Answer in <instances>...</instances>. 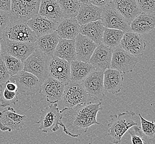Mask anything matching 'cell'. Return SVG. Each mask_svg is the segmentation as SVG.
I'll list each match as a JSON object with an SVG mask.
<instances>
[{
	"mask_svg": "<svg viewBox=\"0 0 155 144\" xmlns=\"http://www.w3.org/2000/svg\"><path fill=\"white\" fill-rule=\"evenodd\" d=\"M102 110L101 103L89 102L60 110V126L66 135L78 138L87 132L90 126L100 125L97 116Z\"/></svg>",
	"mask_w": 155,
	"mask_h": 144,
	"instance_id": "6da1fadb",
	"label": "cell"
},
{
	"mask_svg": "<svg viewBox=\"0 0 155 144\" xmlns=\"http://www.w3.org/2000/svg\"><path fill=\"white\" fill-rule=\"evenodd\" d=\"M135 116V113L129 111L110 116L108 135L112 138L113 144L120 142L123 135L134 126L138 125Z\"/></svg>",
	"mask_w": 155,
	"mask_h": 144,
	"instance_id": "7a4b0ae2",
	"label": "cell"
},
{
	"mask_svg": "<svg viewBox=\"0 0 155 144\" xmlns=\"http://www.w3.org/2000/svg\"><path fill=\"white\" fill-rule=\"evenodd\" d=\"M41 0H12L11 22H27L38 15Z\"/></svg>",
	"mask_w": 155,
	"mask_h": 144,
	"instance_id": "3957f363",
	"label": "cell"
},
{
	"mask_svg": "<svg viewBox=\"0 0 155 144\" xmlns=\"http://www.w3.org/2000/svg\"><path fill=\"white\" fill-rule=\"evenodd\" d=\"M51 57L36 49L23 62V70L35 75L43 83L49 75V64Z\"/></svg>",
	"mask_w": 155,
	"mask_h": 144,
	"instance_id": "277c9868",
	"label": "cell"
},
{
	"mask_svg": "<svg viewBox=\"0 0 155 144\" xmlns=\"http://www.w3.org/2000/svg\"><path fill=\"white\" fill-rule=\"evenodd\" d=\"M91 98H93L87 93L84 88L82 82L70 81L68 84L65 85L61 100L66 108H72L80 104L89 102L98 103L90 100Z\"/></svg>",
	"mask_w": 155,
	"mask_h": 144,
	"instance_id": "5b68a950",
	"label": "cell"
},
{
	"mask_svg": "<svg viewBox=\"0 0 155 144\" xmlns=\"http://www.w3.org/2000/svg\"><path fill=\"white\" fill-rule=\"evenodd\" d=\"M2 38L11 41L35 43L37 37L26 22H11L3 31Z\"/></svg>",
	"mask_w": 155,
	"mask_h": 144,
	"instance_id": "8992f818",
	"label": "cell"
},
{
	"mask_svg": "<svg viewBox=\"0 0 155 144\" xmlns=\"http://www.w3.org/2000/svg\"><path fill=\"white\" fill-rule=\"evenodd\" d=\"M40 119L36 123L39 124L38 129L44 133L56 132L60 128L61 119L60 110L56 104H51L41 110Z\"/></svg>",
	"mask_w": 155,
	"mask_h": 144,
	"instance_id": "52a82bcc",
	"label": "cell"
},
{
	"mask_svg": "<svg viewBox=\"0 0 155 144\" xmlns=\"http://www.w3.org/2000/svg\"><path fill=\"white\" fill-rule=\"evenodd\" d=\"M9 80L16 83L19 94L33 95L40 93L42 83L37 77L29 72L23 70L17 74L11 76Z\"/></svg>",
	"mask_w": 155,
	"mask_h": 144,
	"instance_id": "ba28073f",
	"label": "cell"
},
{
	"mask_svg": "<svg viewBox=\"0 0 155 144\" xmlns=\"http://www.w3.org/2000/svg\"><path fill=\"white\" fill-rule=\"evenodd\" d=\"M1 52L8 54L24 62L37 49L34 43L11 41L1 38Z\"/></svg>",
	"mask_w": 155,
	"mask_h": 144,
	"instance_id": "9c48e42d",
	"label": "cell"
},
{
	"mask_svg": "<svg viewBox=\"0 0 155 144\" xmlns=\"http://www.w3.org/2000/svg\"><path fill=\"white\" fill-rule=\"evenodd\" d=\"M101 20L105 28L119 29L125 33L132 32L130 24L115 9L112 3L102 8Z\"/></svg>",
	"mask_w": 155,
	"mask_h": 144,
	"instance_id": "30bf717a",
	"label": "cell"
},
{
	"mask_svg": "<svg viewBox=\"0 0 155 144\" xmlns=\"http://www.w3.org/2000/svg\"><path fill=\"white\" fill-rule=\"evenodd\" d=\"M137 62V57L129 53L119 46L113 50L111 68L127 74L133 72Z\"/></svg>",
	"mask_w": 155,
	"mask_h": 144,
	"instance_id": "8fae6325",
	"label": "cell"
},
{
	"mask_svg": "<svg viewBox=\"0 0 155 144\" xmlns=\"http://www.w3.org/2000/svg\"><path fill=\"white\" fill-rule=\"evenodd\" d=\"M103 78L104 72L94 70L82 81L84 88L88 95L98 101L102 100L105 95Z\"/></svg>",
	"mask_w": 155,
	"mask_h": 144,
	"instance_id": "7c38bea8",
	"label": "cell"
},
{
	"mask_svg": "<svg viewBox=\"0 0 155 144\" xmlns=\"http://www.w3.org/2000/svg\"><path fill=\"white\" fill-rule=\"evenodd\" d=\"M27 116L16 113L11 107L0 111V130L2 132H11L19 130L25 125Z\"/></svg>",
	"mask_w": 155,
	"mask_h": 144,
	"instance_id": "4fadbf2b",
	"label": "cell"
},
{
	"mask_svg": "<svg viewBox=\"0 0 155 144\" xmlns=\"http://www.w3.org/2000/svg\"><path fill=\"white\" fill-rule=\"evenodd\" d=\"M65 85L49 75L42 83L40 93L50 104H56L61 99Z\"/></svg>",
	"mask_w": 155,
	"mask_h": 144,
	"instance_id": "5bb4252c",
	"label": "cell"
},
{
	"mask_svg": "<svg viewBox=\"0 0 155 144\" xmlns=\"http://www.w3.org/2000/svg\"><path fill=\"white\" fill-rule=\"evenodd\" d=\"M113 50L102 43L98 45L88 63L98 71L104 72L107 69H110Z\"/></svg>",
	"mask_w": 155,
	"mask_h": 144,
	"instance_id": "9a60e30c",
	"label": "cell"
},
{
	"mask_svg": "<svg viewBox=\"0 0 155 144\" xmlns=\"http://www.w3.org/2000/svg\"><path fill=\"white\" fill-rule=\"evenodd\" d=\"M120 46L134 56H141L146 48V42L141 35L133 32H128L125 33Z\"/></svg>",
	"mask_w": 155,
	"mask_h": 144,
	"instance_id": "2e32d148",
	"label": "cell"
},
{
	"mask_svg": "<svg viewBox=\"0 0 155 144\" xmlns=\"http://www.w3.org/2000/svg\"><path fill=\"white\" fill-rule=\"evenodd\" d=\"M49 73L64 84L70 81V63L57 57H51L49 64Z\"/></svg>",
	"mask_w": 155,
	"mask_h": 144,
	"instance_id": "e0dca14e",
	"label": "cell"
},
{
	"mask_svg": "<svg viewBox=\"0 0 155 144\" xmlns=\"http://www.w3.org/2000/svg\"><path fill=\"white\" fill-rule=\"evenodd\" d=\"M74 40L76 60L88 63L98 44L80 33L77 36Z\"/></svg>",
	"mask_w": 155,
	"mask_h": 144,
	"instance_id": "ac0fdd59",
	"label": "cell"
},
{
	"mask_svg": "<svg viewBox=\"0 0 155 144\" xmlns=\"http://www.w3.org/2000/svg\"><path fill=\"white\" fill-rule=\"evenodd\" d=\"M131 31L140 35L149 33L155 30V13H141L131 22Z\"/></svg>",
	"mask_w": 155,
	"mask_h": 144,
	"instance_id": "d6986e66",
	"label": "cell"
},
{
	"mask_svg": "<svg viewBox=\"0 0 155 144\" xmlns=\"http://www.w3.org/2000/svg\"><path fill=\"white\" fill-rule=\"evenodd\" d=\"M26 23L37 37L56 31L58 24L39 15L34 16Z\"/></svg>",
	"mask_w": 155,
	"mask_h": 144,
	"instance_id": "ffe728a7",
	"label": "cell"
},
{
	"mask_svg": "<svg viewBox=\"0 0 155 144\" xmlns=\"http://www.w3.org/2000/svg\"><path fill=\"white\" fill-rule=\"evenodd\" d=\"M111 3L130 25L141 13L136 0H113Z\"/></svg>",
	"mask_w": 155,
	"mask_h": 144,
	"instance_id": "44dd1931",
	"label": "cell"
},
{
	"mask_svg": "<svg viewBox=\"0 0 155 144\" xmlns=\"http://www.w3.org/2000/svg\"><path fill=\"white\" fill-rule=\"evenodd\" d=\"M102 9L96 6L89 2L81 3L78 15L76 17L80 25L101 20Z\"/></svg>",
	"mask_w": 155,
	"mask_h": 144,
	"instance_id": "7402d4cb",
	"label": "cell"
},
{
	"mask_svg": "<svg viewBox=\"0 0 155 144\" xmlns=\"http://www.w3.org/2000/svg\"><path fill=\"white\" fill-rule=\"evenodd\" d=\"M123 81V74L117 70L110 68L104 72V87L105 91L109 93L115 94L120 92Z\"/></svg>",
	"mask_w": 155,
	"mask_h": 144,
	"instance_id": "603a6c76",
	"label": "cell"
},
{
	"mask_svg": "<svg viewBox=\"0 0 155 144\" xmlns=\"http://www.w3.org/2000/svg\"><path fill=\"white\" fill-rule=\"evenodd\" d=\"M80 27L76 18H64L58 23L56 32L60 38L74 39L80 33Z\"/></svg>",
	"mask_w": 155,
	"mask_h": 144,
	"instance_id": "cb8c5ba5",
	"label": "cell"
},
{
	"mask_svg": "<svg viewBox=\"0 0 155 144\" xmlns=\"http://www.w3.org/2000/svg\"><path fill=\"white\" fill-rule=\"evenodd\" d=\"M38 15L56 23L64 19L57 0H41Z\"/></svg>",
	"mask_w": 155,
	"mask_h": 144,
	"instance_id": "d4e9b609",
	"label": "cell"
},
{
	"mask_svg": "<svg viewBox=\"0 0 155 144\" xmlns=\"http://www.w3.org/2000/svg\"><path fill=\"white\" fill-rule=\"evenodd\" d=\"M105 27L103 25L101 20L90 22L80 25V33L86 36L99 45L102 43L103 35Z\"/></svg>",
	"mask_w": 155,
	"mask_h": 144,
	"instance_id": "484cf974",
	"label": "cell"
},
{
	"mask_svg": "<svg viewBox=\"0 0 155 144\" xmlns=\"http://www.w3.org/2000/svg\"><path fill=\"white\" fill-rule=\"evenodd\" d=\"M53 56L65 60L69 63L76 60L75 40L60 38Z\"/></svg>",
	"mask_w": 155,
	"mask_h": 144,
	"instance_id": "4316f807",
	"label": "cell"
},
{
	"mask_svg": "<svg viewBox=\"0 0 155 144\" xmlns=\"http://www.w3.org/2000/svg\"><path fill=\"white\" fill-rule=\"evenodd\" d=\"M59 36L56 31L49 34L38 37L34 43L37 49L41 50L43 53L49 57L54 55L57 45L59 42Z\"/></svg>",
	"mask_w": 155,
	"mask_h": 144,
	"instance_id": "83f0119b",
	"label": "cell"
},
{
	"mask_svg": "<svg viewBox=\"0 0 155 144\" xmlns=\"http://www.w3.org/2000/svg\"><path fill=\"white\" fill-rule=\"evenodd\" d=\"M96 70L89 63L75 60L70 63V81L82 82L93 71Z\"/></svg>",
	"mask_w": 155,
	"mask_h": 144,
	"instance_id": "f1b7e54d",
	"label": "cell"
},
{
	"mask_svg": "<svg viewBox=\"0 0 155 144\" xmlns=\"http://www.w3.org/2000/svg\"><path fill=\"white\" fill-rule=\"evenodd\" d=\"M140 119L141 127L134 126L133 128L142 138L145 144L155 142V122L149 121L143 118L141 114H139Z\"/></svg>",
	"mask_w": 155,
	"mask_h": 144,
	"instance_id": "f546056e",
	"label": "cell"
},
{
	"mask_svg": "<svg viewBox=\"0 0 155 144\" xmlns=\"http://www.w3.org/2000/svg\"><path fill=\"white\" fill-rule=\"evenodd\" d=\"M125 32L119 29L105 28L103 35L102 43L115 50L120 46Z\"/></svg>",
	"mask_w": 155,
	"mask_h": 144,
	"instance_id": "4dcf8cb0",
	"label": "cell"
},
{
	"mask_svg": "<svg viewBox=\"0 0 155 144\" xmlns=\"http://www.w3.org/2000/svg\"><path fill=\"white\" fill-rule=\"evenodd\" d=\"M64 18H76L81 2L78 0H57Z\"/></svg>",
	"mask_w": 155,
	"mask_h": 144,
	"instance_id": "1f68e13d",
	"label": "cell"
},
{
	"mask_svg": "<svg viewBox=\"0 0 155 144\" xmlns=\"http://www.w3.org/2000/svg\"><path fill=\"white\" fill-rule=\"evenodd\" d=\"M0 57L3 60L11 76L17 74L24 68V64L21 60L5 53H1Z\"/></svg>",
	"mask_w": 155,
	"mask_h": 144,
	"instance_id": "d6a6232c",
	"label": "cell"
},
{
	"mask_svg": "<svg viewBox=\"0 0 155 144\" xmlns=\"http://www.w3.org/2000/svg\"><path fill=\"white\" fill-rule=\"evenodd\" d=\"M18 91H11L7 89L5 84L1 85L0 107L5 108L10 105H15L19 101Z\"/></svg>",
	"mask_w": 155,
	"mask_h": 144,
	"instance_id": "836d02e7",
	"label": "cell"
},
{
	"mask_svg": "<svg viewBox=\"0 0 155 144\" xmlns=\"http://www.w3.org/2000/svg\"><path fill=\"white\" fill-rule=\"evenodd\" d=\"M141 12L153 13L155 12V0H136Z\"/></svg>",
	"mask_w": 155,
	"mask_h": 144,
	"instance_id": "e575fe53",
	"label": "cell"
},
{
	"mask_svg": "<svg viewBox=\"0 0 155 144\" xmlns=\"http://www.w3.org/2000/svg\"><path fill=\"white\" fill-rule=\"evenodd\" d=\"M10 23L9 13L0 10V38H2L3 31Z\"/></svg>",
	"mask_w": 155,
	"mask_h": 144,
	"instance_id": "d590c367",
	"label": "cell"
},
{
	"mask_svg": "<svg viewBox=\"0 0 155 144\" xmlns=\"http://www.w3.org/2000/svg\"><path fill=\"white\" fill-rule=\"evenodd\" d=\"M11 75H9L6 66L3 60L0 57V85L6 83L9 80Z\"/></svg>",
	"mask_w": 155,
	"mask_h": 144,
	"instance_id": "8d00e7d4",
	"label": "cell"
},
{
	"mask_svg": "<svg viewBox=\"0 0 155 144\" xmlns=\"http://www.w3.org/2000/svg\"><path fill=\"white\" fill-rule=\"evenodd\" d=\"M131 138V142L133 144H145L142 138L140 136L133 127L130 129L128 131Z\"/></svg>",
	"mask_w": 155,
	"mask_h": 144,
	"instance_id": "74e56055",
	"label": "cell"
},
{
	"mask_svg": "<svg viewBox=\"0 0 155 144\" xmlns=\"http://www.w3.org/2000/svg\"><path fill=\"white\" fill-rule=\"evenodd\" d=\"M113 0H89L88 2L96 6L103 8L112 3Z\"/></svg>",
	"mask_w": 155,
	"mask_h": 144,
	"instance_id": "f35d334b",
	"label": "cell"
},
{
	"mask_svg": "<svg viewBox=\"0 0 155 144\" xmlns=\"http://www.w3.org/2000/svg\"><path fill=\"white\" fill-rule=\"evenodd\" d=\"M12 0H0V10L10 12Z\"/></svg>",
	"mask_w": 155,
	"mask_h": 144,
	"instance_id": "ab89813d",
	"label": "cell"
},
{
	"mask_svg": "<svg viewBox=\"0 0 155 144\" xmlns=\"http://www.w3.org/2000/svg\"><path fill=\"white\" fill-rule=\"evenodd\" d=\"M4 84L7 90L11 91H18V87L15 82L8 80Z\"/></svg>",
	"mask_w": 155,
	"mask_h": 144,
	"instance_id": "60d3db41",
	"label": "cell"
},
{
	"mask_svg": "<svg viewBox=\"0 0 155 144\" xmlns=\"http://www.w3.org/2000/svg\"><path fill=\"white\" fill-rule=\"evenodd\" d=\"M80 2H81V3H84V2H88L86 0H78Z\"/></svg>",
	"mask_w": 155,
	"mask_h": 144,
	"instance_id": "b9f144b4",
	"label": "cell"
},
{
	"mask_svg": "<svg viewBox=\"0 0 155 144\" xmlns=\"http://www.w3.org/2000/svg\"><path fill=\"white\" fill-rule=\"evenodd\" d=\"M1 38H0V54H1Z\"/></svg>",
	"mask_w": 155,
	"mask_h": 144,
	"instance_id": "7bdbcfd3",
	"label": "cell"
},
{
	"mask_svg": "<svg viewBox=\"0 0 155 144\" xmlns=\"http://www.w3.org/2000/svg\"><path fill=\"white\" fill-rule=\"evenodd\" d=\"M155 144V142H153V143H150V144Z\"/></svg>",
	"mask_w": 155,
	"mask_h": 144,
	"instance_id": "ee69618b",
	"label": "cell"
},
{
	"mask_svg": "<svg viewBox=\"0 0 155 144\" xmlns=\"http://www.w3.org/2000/svg\"><path fill=\"white\" fill-rule=\"evenodd\" d=\"M0 92H1V85H0Z\"/></svg>",
	"mask_w": 155,
	"mask_h": 144,
	"instance_id": "f6af8a7d",
	"label": "cell"
},
{
	"mask_svg": "<svg viewBox=\"0 0 155 144\" xmlns=\"http://www.w3.org/2000/svg\"><path fill=\"white\" fill-rule=\"evenodd\" d=\"M86 1H89V0H86Z\"/></svg>",
	"mask_w": 155,
	"mask_h": 144,
	"instance_id": "bcb514c9",
	"label": "cell"
}]
</instances>
